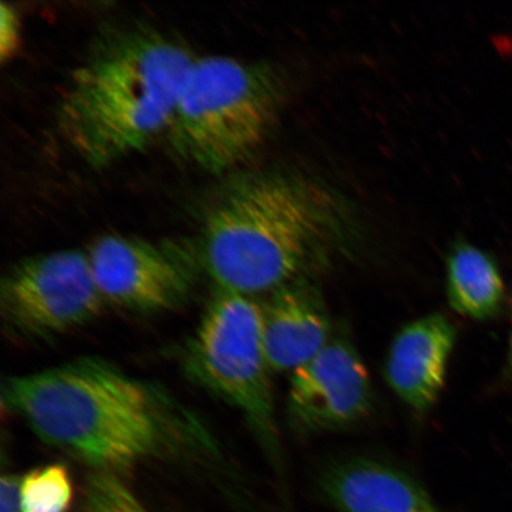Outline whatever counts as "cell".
<instances>
[{
	"label": "cell",
	"mask_w": 512,
	"mask_h": 512,
	"mask_svg": "<svg viewBox=\"0 0 512 512\" xmlns=\"http://www.w3.org/2000/svg\"><path fill=\"white\" fill-rule=\"evenodd\" d=\"M285 98V76L273 64L196 57L166 132L169 142L197 168L223 174L264 142Z\"/></svg>",
	"instance_id": "cell-4"
},
{
	"label": "cell",
	"mask_w": 512,
	"mask_h": 512,
	"mask_svg": "<svg viewBox=\"0 0 512 512\" xmlns=\"http://www.w3.org/2000/svg\"><path fill=\"white\" fill-rule=\"evenodd\" d=\"M456 342L457 329L440 313L414 320L395 336L388 352L386 379L414 412L424 414L437 403Z\"/></svg>",
	"instance_id": "cell-11"
},
{
	"label": "cell",
	"mask_w": 512,
	"mask_h": 512,
	"mask_svg": "<svg viewBox=\"0 0 512 512\" xmlns=\"http://www.w3.org/2000/svg\"><path fill=\"white\" fill-rule=\"evenodd\" d=\"M73 502V483L63 464L37 467L19 479L22 512H68Z\"/></svg>",
	"instance_id": "cell-13"
},
{
	"label": "cell",
	"mask_w": 512,
	"mask_h": 512,
	"mask_svg": "<svg viewBox=\"0 0 512 512\" xmlns=\"http://www.w3.org/2000/svg\"><path fill=\"white\" fill-rule=\"evenodd\" d=\"M448 302L459 315L488 319L504 302V284L494 259L469 242L460 241L448 253L446 266Z\"/></svg>",
	"instance_id": "cell-12"
},
{
	"label": "cell",
	"mask_w": 512,
	"mask_h": 512,
	"mask_svg": "<svg viewBox=\"0 0 512 512\" xmlns=\"http://www.w3.org/2000/svg\"><path fill=\"white\" fill-rule=\"evenodd\" d=\"M191 379L238 409L270 456L280 459L261 307L254 297L215 290L184 352Z\"/></svg>",
	"instance_id": "cell-5"
},
{
	"label": "cell",
	"mask_w": 512,
	"mask_h": 512,
	"mask_svg": "<svg viewBox=\"0 0 512 512\" xmlns=\"http://www.w3.org/2000/svg\"><path fill=\"white\" fill-rule=\"evenodd\" d=\"M21 40V21L14 6L0 4V57L2 61L15 55Z\"/></svg>",
	"instance_id": "cell-15"
},
{
	"label": "cell",
	"mask_w": 512,
	"mask_h": 512,
	"mask_svg": "<svg viewBox=\"0 0 512 512\" xmlns=\"http://www.w3.org/2000/svg\"><path fill=\"white\" fill-rule=\"evenodd\" d=\"M106 306L87 251L61 249L18 261L0 284V317L9 336L49 341L92 322Z\"/></svg>",
	"instance_id": "cell-6"
},
{
	"label": "cell",
	"mask_w": 512,
	"mask_h": 512,
	"mask_svg": "<svg viewBox=\"0 0 512 512\" xmlns=\"http://www.w3.org/2000/svg\"><path fill=\"white\" fill-rule=\"evenodd\" d=\"M357 229L335 190L305 176L262 172L223 192L198 248L216 290L254 297L331 266L354 245Z\"/></svg>",
	"instance_id": "cell-2"
},
{
	"label": "cell",
	"mask_w": 512,
	"mask_h": 512,
	"mask_svg": "<svg viewBox=\"0 0 512 512\" xmlns=\"http://www.w3.org/2000/svg\"><path fill=\"white\" fill-rule=\"evenodd\" d=\"M373 408L368 369L341 334L331 336L315 357L292 371L287 415L300 434L344 430L366 420Z\"/></svg>",
	"instance_id": "cell-8"
},
{
	"label": "cell",
	"mask_w": 512,
	"mask_h": 512,
	"mask_svg": "<svg viewBox=\"0 0 512 512\" xmlns=\"http://www.w3.org/2000/svg\"><path fill=\"white\" fill-rule=\"evenodd\" d=\"M316 483L338 512H447L418 478L380 459L336 460L320 470Z\"/></svg>",
	"instance_id": "cell-9"
},
{
	"label": "cell",
	"mask_w": 512,
	"mask_h": 512,
	"mask_svg": "<svg viewBox=\"0 0 512 512\" xmlns=\"http://www.w3.org/2000/svg\"><path fill=\"white\" fill-rule=\"evenodd\" d=\"M19 479L4 475L0 482V512H22L19 504Z\"/></svg>",
	"instance_id": "cell-16"
},
{
	"label": "cell",
	"mask_w": 512,
	"mask_h": 512,
	"mask_svg": "<svg viewBox=\"0 0 512 512\" xmlns=\"http://www.w3.org/2000/svg\"><path fill=\"white\" fill-rule=\"evenodd\" d=\"M509 367L512 374V332H511V339H510V349H509Z\"/></svg>",
	"instance_id": "cell-17"
},
{
	"label": "cell",
	"mask_w": 512,
	"mask_h": 512,
	"mask_svg": "<svg viewBox=\"0 0 512 512\" xmlns=\"http://www.w3.org/2000/svg\"><path fill=\"white\" fill-rule=\"evenodd\" d=\"M262 336L272 371H294L315 357L331 338L322 293L311 279L292 281L260 303Z\"/></svg>",
	"instance_id": "cell-10"
},
{
	"label": "cell",
	"mask_w": 512,
	"mask_h": 512,
	"mask_svg": "<svg viewBox=\"0 0 512 512\" xmlns=\"http://www.w3.org/2000/svg\"><path fill=\"white\" fill-rule=\"evenodd\" d=\"M83 512H149L115 473L96 471L89 477Z\"/></svg>",
	"instance_id": "cell-14"
},
{
	"label": "cell",
	"mask_w": 512,
	"mask_h": 512,
	"mask_svg": "<svg viewBox=\"0 0 512 512\" xmlns=\"http://www.w3.org/2000/svg\"><path fill=\"white\" fill-rule=\"evenodd\" d=\"M87 254L105 304L133 312L176 309L187 302L203 271L200 248L183 240L105 235Z\"/></svg>",
	"instance_id": "cell-7"
},
{
	"label": "cell",
	"mask_w": 512,
	"mask_h": 512,
	"mask_svg": "<svg viewBox=\"0 0 512 512\" xmlns=\"http://www.w3.org/2000/svg\"><path fill=\"white\" fill-rule=\"evenodd\" d=\"M2 398L44 443L96 471L213 448L201 422L165 390L98 357L10 377Z\"/></svg>",
	"instance_id": "cell-1"
},
{
	"label": "cell",
	"mask_w": 512,
	"mask_h": 512,
	"mask_svg": "<svg viewBox=\"0 0 512 512\" xmlns=\"http://www.w3.org/2000/svg\"><path fill=\"white\" fill-rule=\"evenodd\" d=\"M196 57L152 29H125L102 40L70 75L57 127L94 169L143 150L169 130Z\"/></svg>",
	"instance_id": "cell-3"
}]
</instances>
